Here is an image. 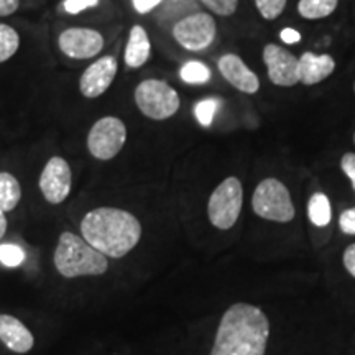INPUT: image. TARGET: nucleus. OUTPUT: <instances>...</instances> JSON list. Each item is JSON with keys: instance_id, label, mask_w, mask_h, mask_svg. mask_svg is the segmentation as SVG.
<instances>
[{"instance_id": "obj_1", "label": "nucleus", "mask_w": 355, "mask_h": 355, "mask_svg": "<svg viewBox=\"0 0 355 355\" xmlns=\"http://www.w3.org/2000/svg\"><path fill=\"white\" fill-rule=\"evenodd\" d=\"M270 321L259 306L235 303L222 314L209 355H265Z\"/></svg>"}, {"instance_id": "obj_2", "label": "nucleus", "mask_w": 355, "mask_h": 355, "mask_svg": "<svg viewBox=\"0 0 355 355\" xmlns=\"http://www.w3.org/2000/svg\"><path fill=\"white\" fill-rule=\"evenodd\" d=\"M83 239L105 257L122 259L137 247L141 224L132 212L119 207H97L81 220Z\"/></svg>"}, {"instance_id": "obj_3", "label": "nucleus", "mask_w": 355, "mask_h": 355, "mask_svg": "<svg viewBox=\"0 0 355 355\" xmlns=\"http://www.w3.org/2000/svg\"><path fill=\"white\" fill-rule=\"evenodd\" d=\"M55 266L64 278L99 277L107 272L109 261L107 257L89 245L83 237L63 232L55 250Z\"/></svg>"}, {"instance_id": "obj_4", "label": "nucleus", "mask_w": 355, "mask_h": 355, "mask_svg": "<svg viewBox=\"0 0 355 355\" xmlns=\"http://www.w3.org/2000/svg\"><path fill=\"white\" fill-rule=\"evenodd\" d=\"M137 109L150 121H168L180 110L181 99L175 87L162 79H145L133 91Z\"/></svg>"}, {"instance_id": "obj_5", "label": "nucleus", "mask_w": 355, "mask_h": 355, "mask_svg": "<svg viewBox=\"0 0 355 355\" xmlns=\"http://www.w3.org/2000/svg\"><path fill=\"white\" fill-rule=\"evenodd\" d=\"M252 207L261 219L279 224H286L296 216L290 191L277 178H266L260 181L252 196Z\"/></svg>"}, {"instance_id": "obj_6", "label": "nucleus", "mask_w": 355, "mask_h": 355, "mask_svg": "<svg viewBox=\"0 0 355 355\" xmlns=\"http://www.w3.org/2000/svg\"><path fill=\"white\" fill-rule=\"evenodd\" d=\"M243 206V186L235 176L225 178L207 201V217L219 230H229L239 220Z\"/></svg>"}, {"instance_id": "obj_7", "label": "nucleus", "mask_w": 355, "mask_h": 355, "mask_svg": "<svg viewBox=\"0 0 355 355\" xmlns=\"http://www.w3.org/2000/svg\"><path fill=\"white\" fill-rule=\"evenodd\" d=\"M127 141V125L115 115H104L87 133V150L99 162H109L122 152Z\"/></svg>"}, {"instance_id": "obj_8", "label": "nucleus", "mask_w": 355, "mask_h": 355, "mask_svg": "<svg viewBox=\"0 0 355 355\" xmlns=\"http://www.w3.org/2000/svg\"><path fill=\"white\" fill-rule=\"evenodd\" d=\"M171 33L175 42L186 51L201 53L214 43L217 25L211 13L196 12L178 20Z\"/></svg>"}, {"instance_id": "obj_9", "label": "nucleus", "mask_w": 355, "mask_h": 355, "mask_svg": "<svg viewBox=\"0 0 355 355\" xmlns=\"http://www.w3.org/2000/svg\"><path fill=\"white\" fill-rule=\"evenodd\" d=\"M104 35L87 26H69L58 37V46L64 56L76 61L96 58L104 50Z\"/></svg>"}, {"instance_id": "obj_10", "label": "nucleus", "mask_w": 355, "mask_h": 355, "mask_svg": "<svg viewBox=\"0 0 355 355\" xmlns=\"http://www.w3.org/2000/svg\"><path fill=\"white\" fill-rule=\"evenodd\" d=\"M40 191L50 204H61L73 188V171L63 157H51L40 176Z\"/></svg>"}, {"instance_id": "obj_11", "label": "nucleus", "mask_w": 355, "mask_h": 355, "mask_svg": "<svg viewBox=\"0 0 355 355\" xmlns=\"http://www.w3.org/2000/svg\"><path fill=\"white\" fill-rule=\"evenodd\" d=\"M119 64L115 56L105 55L97 58L91 64L84 69L79 79V92L86 99H97L104 96L112 86L115 76H117Z\"/></svg>"}, {"instance_id": "obj_12", "label": "nucleus", "mask_w": 355, "mask_h": 355, "mask_svg": "<svg viewBox=\"0 0 355 355\" xmlns=\"http://www.w3.org/2000/svg\"><path fill=\"white\" fill-rule=\"evenodd\" d=\"M263 61L268 71V78L275 86L293 87L300 83L298 58L285 48L268 43L263 48Z\"/></svg>"}, {"instance_id": "obj_13", "label": "nucleus", "mask_w": 355, "mask_h": 355, "mask_svg": "<svg viewBox=\"0 0 355 355\" xmlns=\"http://www.w3.org/2000/svg\"><path fill=\"white\" fill-rule=\"evenodd\" d=\"M217 68H219L222 78L243 94H255L260 89L259 76L235 53L222 55L217 61Z\"/></svg>"}, {"instance_id": "obj_14", "label": "nucleus", "mask_w": 355, "mask_h": 355, "mask_svg": "<svg viewBox=\"0 0 355 355\" xmlns=\"http://www.w3.org/2000/svg\"><path fill=\"white\" fill-rule=\"evenodd\" d=\"M0 340L15 354L30 352L35 345V337L28 327L10 314H0Z\"/></svg>"}, {"instance_id": "obj_15", "label": "nucleus", "mask_w": 355, "mask_h": 355, "mask_svg": "<svg viewBox=\"0 0 355 355\" xmlns=\"http://www.w3.org/2000/svg\"><path fill=\"white\" fill-rule=\"evenodd\" d=\"M336 61L331 55H316L313 51H304L298 60L300 83L304 86H314L322 83L334 73Z\"/></svg>"}, {"instance_id": "obj_16", "label": "nucleus", "mask_w": 355, "mask_h": 355, "mask_svg": "<svg viewBox=\"0 0 355 355\" xmlns=\"http://www.w3.org/2000/svg\"><path fill=\"white\" fill-rule=\"evenodd\" d=\"M150 53H152V43H150L148 33L141 25H133L128 33L125 51H123V61L127 68H141L148 61Z\"/></svg>"}, {"instance_id": "obj_17", "label": "nucleus", "mask_w": 355, "mask_h": 355, "mask_svg": "<svg viewBox=\"0 0 355 355\" xmlns=\"http://www.w3.org/2000/svg\"><path fill=\"white\" fill-rule=\"evenodd\" d=\"M21 186L15 176L8 171H0V209L10 212L19 206Z\"/></svg>"}, {"instance_id": "obj_18", "label": "nucleus", "mask_w": 355, "mask_h": 355, "mask_svg": "<svg viewBox=\"0 0 355 355\" xmlns=\"http://www.w3.org/2000/svg\"><path fill=\"white\" fill-rule=\"evenodd\" d=\"M339 0H300L298 13L306 20L326 19L336 12Z\"/></svg>"}, {"instance_id": "obj_19", "label": "nucleus", "mask_w": 355, "mask_h": 355, "mask_svg": "<svg viewBox=\"0 0 355 355\" xmlns=\"http://www.w3.org/2000/svg\"><path fill=\"white\" fill-rule=\"evenodd\" d=\"M309 220L318 227H324L332 219V209L329 198L324 193H314L308 202Z\"/></svg>"}, {"instance_id": "obj_20", "label": "nucleus", "mask_w": 355, "mask_h": 355, "mask_svg": "<svg viewBox=\"0 0 355 355\" xmlns=\"http://www.w3.org/2000/svg\"><path fill=\"white\" fill-rule=\"evenodd\" d=\"M20 50V35L12 25L0 21V64L12 60Z\"/></svg>"}, {"instance_id": "obj_21", "label": "nucleus", "mask_w": 355, "mask_h": 355, "mask_svg": "<svg viewBox=\"0 0 355 355\" xmlns=\"http://www.w3.org/2000/svg\"><path fill=\"white\" fill-rule=\"evenodd\" d=\"M181 78L188 84H206L211 79V69L201 61H189L181 69Z\"/></svg>"}, {"instance_id": "obj_22", "label": "nucleus", "mask_w": 355, "mask_h": 355, "mask_svg": "<svg viewBox=\"0 0 355 355\" xmlns=\"http://www.w3.org/2000/svg\"><path fill=\"white\" fill-rule=\"evenodd\" d=\"M288 0H255L257 10L265 20H277L285 12Z\"/></svg>"}, {"instance_id": "obj_23", "label": "nucleus", "mask_w": 355, "mask_h": 355, "mask_svg": "<svg viewBox=\"0 0 355 355\" xmlns=\"http://www.w3.org/2000/svg\"><path fill=\"white\" fill-rule=\"evenodd\" d=\"M207 10L219 17H230L237 12L239 0H201Z\"/></svg>"}, {"instance_id": "obj_24", "label": "nucleus", "mask_w": 355, "mask_h": 355, "mask_svg": "<svg viewBox=\"0 0 355 355\" xmlns=\"http://www.w3.org/2000/svg\"><path fill=\"white\" fill-rule=\"evenodd\" d=\"M25 260L24 250L19 245L3 243L0 245V261L7 266H19Z\"/></svg>"}, {"instance_id": "obj_25", "label": "nucleus", "mask_w": 355, "mask_h": 355, "mask_svg": "<svg viewBox=\"0 0 355 355\" xmlns=\"http://www.w3.org/2000/svg\"><path fill=\"white\" fill-rule=\"evenodd\" d=\"M216 102L214 101H204L201 104L196 107V115L199 119V122L202 123V125H211L212 122V117H214V110H216Z\"/></svg>"}, {"instance_id": "obj_26", "label": "nucleus", "mask_w": 355, "mask_h": 355, "mask_svg": "<svg viewBox=\"0 0 355 355\" xmlns=\"http://www.w3.org/2000/svg\"><path fill=\"white\" fill-rule=\"evenodd\" d=\"M339 229L345 235H355V207H349L340 214Z\"/></svg>"}, {"instance_id": "obj_27", "label": "nucleus", "mask_w": 355, "mask_h": 355, "mask_svg": "<svg viewBox=\"0 0 355 355\" xmlns=\"http://www.w3.org/2000/svg\"><path fill=\"white\" fill-rule=\"evenodd\" d=\"M340 168L345 173V176L350 180V184H352V189L355 191V153H345L340 158Z\"/></svg>"}, {"instance_id": "obj_28", "label": "nucleus", "mask_w": 355, "mask_h": 355, "mask_svg": "<svg viewBox=\"0 0 355 355\" xmlns=\"http://www.w3.org/2000/svg\"><path fill=\"white\" fill-rule=\"evenodd\" d=\"M343 263L350 277L355 278V243H350V245L344 250Z\"/></svg>"}, {"instance_id": "obj_29", "label": "nucleus", "mask_w": 355, "mask_h": 355, "mask_svg": "<svg viewBox=\"0 0 355 355\" xmlns=\"http://www.w3.org/2000/svg\"><path fill=\"white\" fill-rule=\"evenodd\" d=\"M96 3L97 0H68V2L64 3V8L68 13H78L84 10V8L96 6Z\"/></svg>"}, {"instance_id": "obj_30", "label": "nucleus", "mask_w": 355, "mask_h": 355, "mask_svg": "<svg viewBox=\"0 0 355 355\" xmlns=\"http://www.w3.org/2000/svg\"><path fill=\"white\" fill-rule=\"evenodd\" d=\"M20 8V0H0V19L10 17Z\"/></svg>"}, {"instance_id": "obj_31", "label": "nucleus", "mask_w": 355, "mask_h": 355, "mask_svg": "<svg viewBox=\"0 0 355 355\" xmlns=\"http://www.w3.org/2000/svg\"><path fill=\"white\" fill-rule=\"evenodd\" d=\"M163 0H132L133 7H135V10L139 13H148L152 12L155 7L159 6Z\"/></svg>"}, {"instance_id": "obj_32", "label": "nucleus", "mask_w": 355, "mask_h": 355, "mask_svg": "<svg viewBox=\"0 0 355 355\" xmlns=\"http://www.w3.org/2000/svg\"><path fill=\"white\" fill-rule=\"evenodd\" d=\"M279 38H282L285 43H290L291 44V43H298L300 38H301V35L296 32V30H293V28H285L282 33H279Z\"/></svg>"}, {"instance_id": "obj_33", "label": "nucleus", "mask_w": 355, "mask_h": 355, "mask_svg": "<svg viewBox=\"0 0 355 355\" xmlns=\"http://www.w3.org/2000/svg\"><path fill=\"white\" fill-rule=\"evenodd\" d=\"M7 232V217H6V212L0 209V239L3 237Z\"/></svg>"}, {"instance_id": "obj_34", "label": "nucleus", "mask_w": 355, "mask_h": 355, "mask_svg": "<svg viewBox=\"0 0 355 355\" xmlns=\"http://www.w3.org/2000/svg\"><path fill=\"white\" fill-rule=\"evenodd\" d=\"M354 144H355V133H354Z\"/></svg>"}, {"instance_id": "obj_35", "label": "nucleus", "mask_w": 355, "mask_h": 355, "mask_svg": "<svg viewBox=\"0 0 355 355\" xmlns=\"http://www.w3.org/2000/svg\"><path fill=\"white\" fill-rule=\"evenodd\" d=\"M354 91H355V83H354Z\"/></svg>"}]
</instances>
